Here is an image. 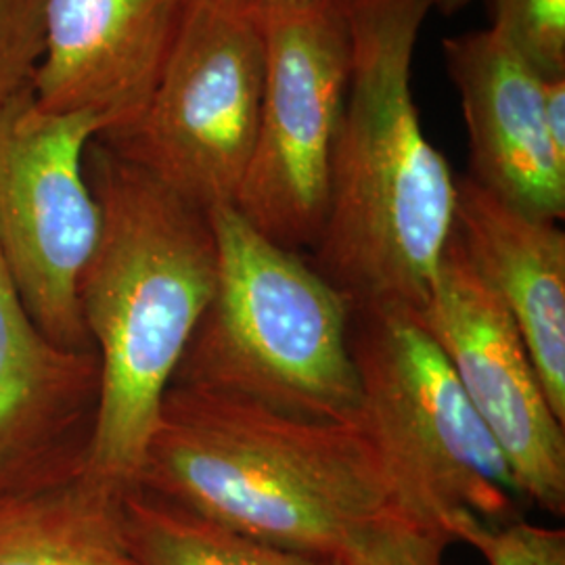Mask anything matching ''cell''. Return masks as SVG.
I'll return each mask as SVG.
<instances>
[{
    "label": "cell",
    "instance_id": "obj_8",
    "mask_svg": "<svg viewBox=\"0 0 565 565\" xmlns=\"http://www.w3.org/2000/svg\"><path fill=\"white\" fill-rule=\"evenodd\" d=\"M97 135L88 116L42 114L30 88L0 109V247L34 323L70 352H95L78 282L102 231L84 172Z\"/></svg>",
    "mask_w": 565,
    "mask_h": 565
},
{
    "label": "cell",
    "instance_id": "obj_14",
    "mask_svg": "<svg viewBox=\"0 0 565 565\" xmlns=\"http://www.w3.org/2000/svg\"><path fill=\"white\" fill-rule=\"evenodd\" d=\"M121 486L84 469L0 497V565H141L126 532Z\"/></svg>",
    "mask_w": 565,
    "mask_h": 565
},
{
    "label": "cell",
    "instance_id": "obj_7",
    "mask_svg": "<svg viewBox=\"0 0 565 565\" xmlns=\"http://www.w3.org/2000/svg\"><path fill=\"white\" fill-rule=\"evenodd\" d=\"M350 65L343 0H266L260 120L233 207L298 254L323 226Z\"/></svg>",
    "mask_w": 565,
    "mask_h": 565
},
{
    "label": "cell",
    "instance_id": "obj_1",
    "mask_svg": "<svg viewBox=\"0 0 565 565\" xmlns=\"http://www.w3.org/2000/svg\"><path fill=\"white\" fill-rule=\"evenodd\" d=\"M352 65L312 266L352 306L424 308L455 228L457 179L411 90L434 0H343Z\"/></svg>",
    "mask_w": 565,
    "mask_h": 565
},
{
    "label": "cell",
    "instance_id": "obj_17",
    "mask_svg": "<svg viewBox=\"0 0 565 565\" xmlns=\"http://www.w3.org/2000/svg\"><path fill=\"white\" fill-rule=\"evenodd\" d=\"M452 541L431 527L387 511L366 525L348 546L343 565H450L446 548Z\"/></svg>",
    "mask_w": 565,
    "mask_h": 565
},
{
    "label": "cell",
    "instance_id": "obj_6",
    "mask_svg": "<svg viewBox=\"0 0 565 565\" xmlns=\"http://www.w3.org/2000/svg\"><path fill=\"white\" fill-rule=\"evenodd\" d=\"M266 0H186L141 118L97 137L203 210L233 205L260 120Z\"/></svg>",
    "mask_w": 565,
    "mask_h": 565
},
{
    "label": "cell",
    "instance_id": "obj_2",
    "mask_svg": "<svg viewBox=\"0 0 565 565\" xmlns=\"http://www.w3.org/2000/svg\"><path fill=\"white\" fill-rule=\"evenodd\" d=\"M84 172L102 210L82 270V323L102 366L88 469L135 486L163 394L218 281L210 210L93 139Z\"/></svg>",
    "mask_w": 565,
    "mask_h": 565
},
{
    "label": "cell",
    "instance_id": "obj_5",
    "mask_svg": "<svg viewBox=\"0 0 565 565\" xmlns=\"http://www.w3.org/2000/svg\"><path fill=\"white\" fill-rule=\"evenodd\" d=\"M356 424L373 446L392 509L452 534L469 520H520L524 494L503 450L413 312H352Z\"/></svg>",
    "mask_w": 565,
    "mask_h": 565
},
{
    "label": "cell",
    "instance_id": "obj_18",
    "mask_svg": "<svg viewBox=\"0 0 565 565\" xmlns=\"http://www.w3.org/2000/svg\"><path fill=\"white\" fill-rule=\"evenodd\" d=\"M457 543L473 546L488 565H565V532L513 520L484 524L469 520L455 530Z\"/></svg>",
    "mask_w": 565,
    "mask_h": 565
},
{
    "label": "cell",
    "instance_id": "obj_20",
    "mask_svg": "<svg viewBox=\"0 0 565 565\" xmlns=\"http://www.w3.org/2000/svg\"><path fill=\"white\" fill-rule=\"evenodd\" d=\"M543 103L548 139L565 162V76L543 78Z\"/></svg>",
    "mask_w": 565,
    "mask_h": 565
},
{
    "label": "cell",
    "instance_id": "obj_15",
    "mask_svg": "<svg viewBox=\"0 0 565 565\" xmlns=\"http://www.w3.org/2000/svg\"><path fill=\"white\" fill-rule=\"evenodd\" d=\"M126 532L141 565H343L342 559L270 545L205 520L132 486Z\"/></svg>",
    "mask_w": 565,
    "mask_h": 565
},
{
    "label": "cell",
    "instance_id": "obj_4",
    "mask_svg": "<svg viewBox=\"0 0 565 565\" xmlns=\"http://www.w3.org/2000/svg\"><path fill=\"white\" fill-rule=\"evenodd\" d=\"M218 281L170 385L216 392L315 422H356L352 306L298 252L233 205L210 210Z\"/></svg>",
    "mask_w": 565,
    "mask_h": 565
},
{
    "label": "cell",
    "instance_id": "obj_16",
    "mask_svg": "<svg viewBox=\"0 0 565 565\" xmlns=\"http://www.w3.org/2000/svg\"><path fill=\"white\" fill-rule=\"evenodd\" d=\"M492 28L543 78L565 76V0H494Z\"/></svg>",
    "mask_w": 565,
    "mask_h": 565
},
{
    "label": "cell",
    "instance_id": "obj_12",
    "mask_svg": "<svg viewBox=\"0 0 565 565\" xmlns=\"http://www.w3.org/2000/svg\"><path fill=\"white\" fill-rule=\"evenodd\" d=\"M448 74L463 107L471 179L543 221L565 216V162L545 124L543 76L494 28L445 41Z\"/></svg>",
    "mask_w": 565,
    "mask_h": 565
},
{
    "label": "cell",
    "instance_id": "obj_11",
    "mask_svg": "<svg viewBox=\"0 0 565 565\" xmlns=\"http://www.w3.org/2000/svg\"><path fill=\"white\" fill-rule=\"evenodd\" d=\"M186 0H44L32 99L49 116H88L99 135L141 118Z\"/></svg>",
    "mask_w": 565,
    "mask_h": 565
},
{
    "label": "cell",
    "instance_id": "obj_13",
    "mask_svg": "<svg viewBox=\"0 0 565 565\" xmlns=\"http://www.w3.org/2000/svg\"><path fill=\"white\" fill-rule=\"evenodd\" d=\"M457 242L524 338L548 404L565 424V235L471 177L457 179Z\"/></svg>",
    "mask_w": 565,
    "mask_h": 565
},
{
    "label": "cell",
    "instance_id": "obj_10",
    "mask_svg": "<svg viewBox=\"0 0 565 565\" xmlns=\"http://www.w3.org/2000/svg\"><path fill=\"white\" fill-rule=\"evenodd\" d=\"M99 392L97 352L44 335L0 247V497L88 469Z\"/></svg>",
    "mask_w": 565,
    "mask_h": 565
},
{
    "label": "cell",
    "instance_id": "obj_9",
    "mask_svg": "<svg viewBox=\"0 0 565 565\" xmlns=\"http://www.w3.org/2000/svg\"><path fill=\"white\" fill-rule=\"evenodd\" d=\"M443 350L465 396L503 450L525 503L565 511V431L524 338L467 260L455 233L424 308L415 315Z\"/></svg>",
    "mask_w": 565,
    "mask_h": 565
},
{
    "label": "cell",
    "instance_id": "obj_3",
    "mask_svg": "<svg viewBox=\"0 0 565 565\" xmlns=\"http://www.w3.org/2000/svg\"><path fill=\"white\" fill-rule=\"evenodd\" d=\"M137 488L270 545L342 559L392 509L356 422H315L170 385Z\"/></svg>",
    "mask_w": 565,
    "mask_h": 565
},
{
    "label": "cell",
    "instance_id": "obj_19",
    "mask_svg": "<svg viewBox=\"0 0 565 565\" xmlns=\"http://www.w3.org/2000/svg\"><path fill=\"white\" fill-rule=\"evenodd\" d=\"M44 0H0V109L32 86L42 57Z\"/></svg>",
    "mask_w": 565,
    "mask_h": 565
},
{
    "label": "cell",
    "instance_id": "obj_21",
    "mask_svg": "<svg viewBox=\"0 0 565 565\" xmlns=\"http://www.w3.org/2000/svg\"><path fill=\"white\" fill-rule=\"evenodd\" d=\"M471 0H434V9H440L445 15H450L467 7Z\"/></svg>",
    "mask_w": 565,
    "mask_h": 565
}]
</instances>
